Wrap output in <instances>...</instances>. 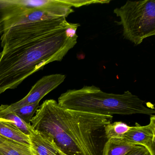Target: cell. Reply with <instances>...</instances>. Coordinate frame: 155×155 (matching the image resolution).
Wrapping results in <instances>:
<instances>
[{
  "mask_svg": "<svg viewBox=\"0 0 155 155\" xmlns=\"http://www.w3.org/2000/svg\"><path fill=\"white\" fill-rule=\"evenodd\" d=\"M80 25L60 18L3 30L1 38L0 94L16 88L47 64L61 61L77 44Z\"/></svg>",
  "mask_w": 155,
  "mask_h": 155,
  "instance_id": "1",
  "label": "cell"
},
{
  "mask_svg": "<svg viewBox=\"0 0 155 155\" xmlns=\"http://www.w3.org/2000/svg\"><path fill=\"white\" fill-rule=\"evenodd\" d=\"M112 116L67 109L54 100H47L31 120L33 129L50 137L66 155H103L107 140L105 127Z\"/></svg>",
  "mask_w": 155,
  "mask_h": 155,
  "instance_id": "2",
  "label": "cell"
},
{
  "mask_svg": "<svg viewBox=\"0 0 155 155\" xmlns=\"http://www.w3.org/2000/svg\"><path fill=\"white\" fill-rule=\"evenodd\" d=\"M145 103V101L129 91L121 94L106 93L95 86L69 90L61 94L58 101V105L63 108L103 116L154 115V108Z\"/></svg>",
  "mask_w": 155,
  "mask_h": 155,
  "instance_id": "3",
  "label": "cell"
},
{
  "mask_svg": "<svg viewBox=\"0 0 155 155\" xmlns=\"http://www.w3.org/2000/svg\"><path fill=\"white\" fill-rule=\"evenodd\" d=\"M120 18L124 38L136 45L155 35V0L128 1L114 10Z\"/></svg>",
  "mask_w": 155,
  "mask_h": 155,
  "instance_id": "4",
  "label": "cell"
},
{
  "mask_svg": "<svg viewBox=\"0 0 155 155\" xmlns=\"http://www.w3.org/2000/svg\"><path fill=\"white\" fill-rule=\"evenodd\" d=\"M66 78V75L61 74H51L42 77L32 87L26 97L16 103L6 105V108L8 110H12L25 105L39 103L45 96L61 84Z\"/></svg>",
  "mask_w": 155,
  "mask_h": 155,
  "instance_id": "5",
  "label": "cell"
},
{
  "mask_svg": "<svg viewBox=\"0 0 155 155\" xmlns=\"http://www.w3.org/2000/svg\"><path fill=\"white\" fill-rule=\"evenodd\" d=\"M122 138L133 143L146 147L151 155H155V116L150 117L148 125L142 126L137 123L130 127Z\"/></svg>",
  "mask_w": 155,
  "mask_h": 155,
  "instance_id": "6",
  "label": "cell"
},
{
  "mask_svg": "<svg viewBox=\"0 0 155 155\" xmlns=\"http://www.w3.org/2000/svg\"><path fill=\"white\" fill-rule=\"evenodd\" d=\"M29 138L31 147L35 155H66L50 137L44 132L32 127Z\"/></svg>",
  "mask_w": 155,
  "mask_h": 155,
  "instance_id": "7",
  "label": "cell"
},
{
  "mask_svg": "<svg viewBox=\"0 0 155 155\" xmlns=\"http://www.w3.org/2000/svg\"><path fill=\"white\" fill-rule=\"evenodd\" d=\"M0 136L30 147L29 136L24 134L9 120L1 117Z\"/></svg>",
  "mask_w": 155,
  "mask_h": 155,
  "instance_id": "8",
  "label": "cell"
},
{
  "mask_svg": "<svg viewBox=\"0 0 155 155\" xmlns=\"http://www.w3.org/2000/svg\"><path fill=\"white\" fill-rule=\"evenodd\" d=\"M0 155H35L31 147L0 136Z\"/></svg>",
  "mask_w": 155,
  "mask_h": 155,
  "instance_id": "9",
  "label": "cell"
},
{
  "mask_svg": "<svg viewBox=\"0 0 155 155\" xmlns=\"http://www.w3.org/2000/svg\"><path fill=\"white\" fill-rule=\"evenodd\" d=\"M135 146L123 138L108 140L103 147V155H125Z\"/></svg>",
  "mask_w": 155,
  "mask_h": 155,
  "instance_id": "10",
  "label": "cell"
},
{
  "mask_svg": "<svg viewBox=\"0 0 155 155\" xmlns=\"http://www.w3.org/2000/svg\"><path fill=\"white\" fill-rule=\"evenodd\" d=\"M0 117L9 120L24 134L29 136L30 134L31 124L23 121L14 111L7 109L6 105L0 106Z\"/></svg>",
  "mask_w": 155,
  "mask_h": 155,
  "instance_id": "11",
  "label": "cell"
},
{
  "mask_svg": "<svg viewBox=\"0 0 155 155\" xmlns=\"http://www.w3.org/2000/svg\"><path fill=\"white\" fill-rule=\"evenodd\" d=\"M130 127L121 121L110 123L105 127V134L107 140L112 139L122 138Z\"/></svg>",
  "mask_w": 155,
  "mask_h": 155,
  "instance_id": "12",
  "label": "cell"
},
{
  "mask_svg": "<svg viewBox=\"0 0 155 155\" xmlns=\"http://www.w3.org/2000/svg\"><path fill=\"white\" fill-rule=\"evenodd\" d=\"M39 107V103L37 102L25 105L12 110L26 123L31 124V120Z\"/></svg>",
  "mask_w": 155,
  "mask_h": 155,
  "instance_id": "13",
  "label": "cell"
},
{
  "mask_svg": "<svg viewBox=\"0 0 155 155\" xmlns=\"http://www.w3.org/2000/svg\"><path fill=\"white\" fill-rule=\"evenodd\" d=\"M125 155H151L150 152L145 147L140 145H136Z\"/></svg>",
  "mask_w": 155,
  "mask_h": 155,
  "instance_id": "14",
  "label": "cell"
},
{
  "mask_svg": "<svg viewBox=\"0 0 155 155\" xmlns=\"http://www.w3.org/2000/svg\"><path fill=\"white\" fill-rule=\"evenodd\" d=\"M9 5L8 0H0V19L1 21L7 12Z\"/></svg>",
  "mask_w": 155,
  "mask_h": 155,
  "instance_id": "15",
  "label": "cell"
},
{
  "mask_svg": "<svg viewBox=\"0 0 155 155\" xmlns=\"http://www.w3.org/2000/svg\"><path fill=\"white\" fill-rule=\"evenodd\" d=\"M2 32V22L0 19V32Z\"/></svg>",
  "mask_w": 155,
  "mask_h": 155,
  "instance_id": "16",
  "label": "cell"
}]
</instances>
